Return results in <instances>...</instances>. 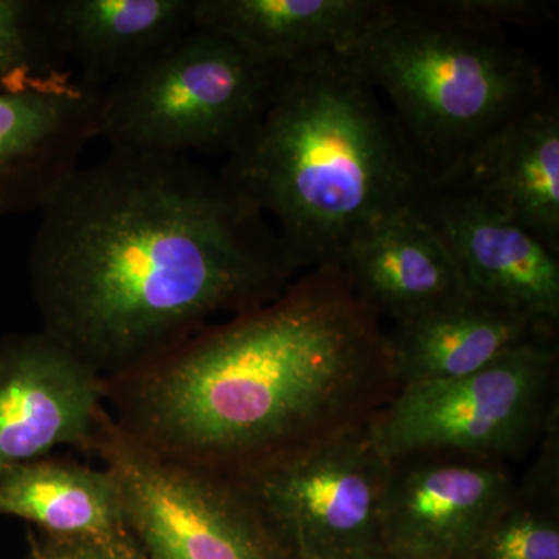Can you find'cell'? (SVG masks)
<instances>
[{
  "label": "cell",
  "mask_w": 559,
  "mask_h": 559,
  "mask_svg": "<svg viewBox=\"0 0 559 559\" xmlns=\"http://www.w3.org/2000/svg\"><path fill=\"white\" fill-rule=\"evenodd\" d=\"M39 213L28 275L40 330L103 381L299 275L266 215L189 156L110 150Z\"/></svg>",
  "instance_id": "6da1fadb"
},
{
  "label": "cell",
  "mask_w": 559,
  "mask_h": 559,
  "mask_svg": "<svg viewBox=\"0 0 559 559\" xmlns=\"http://www.w3.org/2000/svg\"><path fill=\"white\" fill-rule=\"evenodd\" d=\"M396 390L382 320L326 266L105 381V403L142 447L240 480L366 428Z\"/></svg>",
  "instance_id": "7a4b0ae2"
},
{
  "label": "cell",
  "mask_w": 559,
  "mask_h": 559,
  "mask_svg": "<svg viewBox=\"0 0 559 559\" xmlns=\"http://www.w3.org/2000/svg\"><path fill=\"white\" fill-rule=\"evenodd\" d=\"M219 175L274 219L297 274L341 267L360 235L425 190L349 51L285 68L270 108Z\"/></svg>",
  "instance_id": "3957f363"
},
{
  "label": "cell",
  "mask_w": 559,
  "mask_h": 559,
  "mask_svg": "<svg viewBox=\"0 0 559 559\" xmlns=\"http://www.w3.org/2000/svg\"><path fill=\"white\" fill-rule=\"evenodd\" d=\"M349 55L392 106L425 190L454 182L489 140L555 92L506 31L455 16L437 0H393Z\"/></svg>",
  "instance_id": "277c9868"
},
{
  "label": "cell",
  "mask_w": 559,
  "mask_h": 559,
  "mask_svg": "<svg viewBox=\"0 0 559 559\" xmlns=\"http://www.w3.org/2000/svg\"><path fill=\"white\" fill-rule=\"evenodd\" d=\"M283 70L193 28L103 90L98 138L110 150L229 156L270 108Z\"/></svg>",
  "instance_id": "5b68a950"
},
{
  "label": "cell",
  "mask_w": 559,
  "mask_h": 559,
  "mask_svg": "<svg viewBox=\"0 0 559 559\" xmlns=\"http://www.w3.org/2000/svg\"><path fill=\"white\" fill-rule=\"evenodd\" d=\"M558 337L530 342L479 371L396 390L367 425L382 457L447 455L509 465L557 421Z\"/></svg>",
  "instance_id": "8992f818"
},
{
  "label": "cell",
  "mask_w": 559,
  "mask_h": 559,
  "mask_svg": "<svg viewBox=\"0 0 559 559\" xmlns=\"http://www.w3.org/2000/svg\"><path fill=\"white\" fill-rule=\"evenodd\" d=\"M91 452L119 484L124 525L148 559H290L249 492L150 451L103 412Z\"/></svg>",
  "instance_id": "52a82bcc"
},
{
  "label": "cell",
  "mask_w": 559,
  "mask_h": 559,
  "mask_svg": "<svg viewBox=\"0 0 559 559\" xmlns=\"http://www.w3.org/2000/svg\"><path fill=\"white\" fill-rule=\"evenodd\" d=\"M366 428L235 480L290 559H359L382 551L381 511L393 463Z\"/></svg>",
  "instance_id": "ba28073f"
},
{
  "label": "cell",
  "mask_w": 559,
  "mask_h": 559,
  "mask_svg": "<svg viewBox=\"0 0 559 559\" xmlns=\"http://www.w3.org/2000/svg\"><path fill=\"white\" fill-rule=\"evenodd\" d=\"M381 550L395 559H466L518 489L509 465L421 455L392 462Z\"/></svg>",
  "instance_id": "9c48e42d"
},
{
  "label": "cell",
  "mask_w": 559,
  "mask_h": 559,
  "mask_svg": "<svg viewBox=\"0 0 559 559\" xmlns=\"http://www.w3.org/2000/svg\"><path fill=\"white\" fill-rule=\"evenodd\" d=\"M105 381L46 331L0 341V473L58 447L91 451Z\"/></svg>",
  "instance_id": "30bf717a"
},
{
  "label": "cell",
  "mask_w": 559,
  "mask_h": 559,
  "mask_svg": "<svg viewBox=\"0 0 559 559\" xmlns=\"http://www.w3.org/2000/svg\"><path fill=\"white\" fill-rule=\"evenodd\" d=\"M415 209L450 250L466 293L558 329V253L460 190H423Z\"/></svg>",
  "instance_id": "8fae6325"
},
{
  "label": "cell",
  "mask_w": 559,
  "mask_h": 559,
  "mask_svg": "<svg viewBox=\"0 0 559 559\" xmlns=\"http://www.w3.org/2000/svg\"><path fill=\"white\" fill-rule=\"evenodd\" d=\"M102 90L75 73L0 94V219L40 212L98 138Z\"/></svg>",
  "instance_id": "7c38bea8"
},
{
  "label": "cell",
  "mask_w": 559,
  "mask_h": 559,
  "mask_svg": "<svg viewBox=\"0 0 559 559\" xmlns=\"http://www.w3.org/2000/svg\"><path fill=\"white\" fill-rule=\"evenodd\" d=\"M393 0H194V28L278 68L355 49Z\"/></svg>",
  "instance_id": "4fadbf2b"
},
{
  "label": "cell",
  "mask_w": 559,
  "mask_h": 559,
  "mask_svg": "<svg viewBox=\"0 0 559 559\" xmlns=\"http://www.w3.org/2000/svg\"><path fill=\"white\" fill-rule=\"evenodd\" d=\"M443 189L476 198L559 255L557 91L489 140Z\"/></svg>",
  "instance_id": "5bb4252c"
},
{
  "label": "cell",
  "mask_w": 559,
  "mask_h": 559,
  "mask_svg": "<svg viewBox=\"0 0 559 559\" xmlns=\"http://www.w3.org/2000/svg\"><path fill=\"white\" fill-rule=\"evenodd\" d=\"M341 267L381 320L417 318L468 294L450 250L415 204L360 235Z\"/></svg>",
  "instance_id": "9a60e30c"
},
{
  "label": "cell",
  "mask_w": 559,
  "mask_h": 559,
  "mask_svg": "<svg viewBox=\"0 0 559 559\" xmlns=\"http://www.w3.org/2000/svg\"><path fill=\"white\" fill-rule=\"evenodd\" d=\"M385 336L401 389L466 377L522 345L558 337V329L466 294L439 310L393 322Z\"/></svg>",
  "instance_id": "2e32d148"
},
{
  "label": "cell",
  "mask_w": 559,
  "mask_h": 559,
  "mask_svg": "<svg viewBox=\"0 0 559 559\" xmlns=\"http://www.w3.org/2000/svg\"><path fill=\"white\" fill-rule=\"evenodd\" d=\"M44 7L62 57L102 91L194 28V0H44Z\"/></svg>",
  "instance_id": "e0dca14e"
},
{
  "label": "cell",
  "mask_w": 559,
  "mask_h": 559,
  "mask_svg": "<svg viewBox=\"0 0 559 559\" xmlns=\"http://www.w3.org/2000/svg\"><path fill=\"white\" fill-rule=\"evenodd\" d=\"M0 514L38 525L51 538H106L128 532L109 469L36 459L0 473Z\"/></svg>",
  "instance_id": "ac0fdd59"
},
{
  "label": "cell",
  "mask_w": 559,
  "mask_h": 559,
  "mask_svg": "<svg viewBox=\"0 0 559 559\" xmlns=\"http://www.w3.org/2000/svg\"><path fill=\"white\" fill-rule=\"evenodd\" d=\"M554 452L485 530L466 559H559L557 466Z\"/></svg>",
  "instance_id": "d6986e66"
},
{
  "label": "cell",
  "mask_w": 559,
  "mask_h": 559,
  "mask_svg": "<svg viewBox=\"0 0 559 559\" xmlns=\"http://www.w3.org/2000/svg\"><path fill=\"white\" fill-rule=\"evenodd\" d=\"M68 72L44 0H0V94L32 90Z\"/></svg>",
  "instance_id": "ffe728a7"
},
{
  "label": "cell",
  "mask_w": 559,
  "mask_h": 559,
  "mask_svg": "<svg viewBox=\"0 0 559 559\" xmlns=\"http://www.w3.org/2000/svg\"><path fill=\"white\" fill-rule=\"evenodd\" d=\"M455 16L506 31V27L539 28L557 21V2L551 0H437Z\"/></svg>",
  "instance_id": "44dd1931"
},
{
  "label": "cell",
  "mask_w": 559,
  "mask_h": 559,
  "mask_svg": "<svg viewBox=\"0 0 559 559\" xmlns=\"http://www.w3.org/2000/svg\"><path fill=\"white\" fill-rule=\"evenodd\" d=\"M31 559H148L130 532L106 538H51L33 543Z\"/></svg>",
  "instance_id": "7402d4cb"
},
{
  "label": "cell",
  "mask_w": 559,
  "mask_h": 559,
  "mask_svg": "<svg viewBox=\"0 0 559 559\" xmlns=\"http://www.w3.org/2000/svg\"><path fill=\"white\" fill-rule=\"evenodd\" d=\"M359 559H395V558L389 557V555L384 554V551H374V554L366 555V557H362Z\"/></svg>",
  "instance_id": "603a6c76"
}]
</instances>
